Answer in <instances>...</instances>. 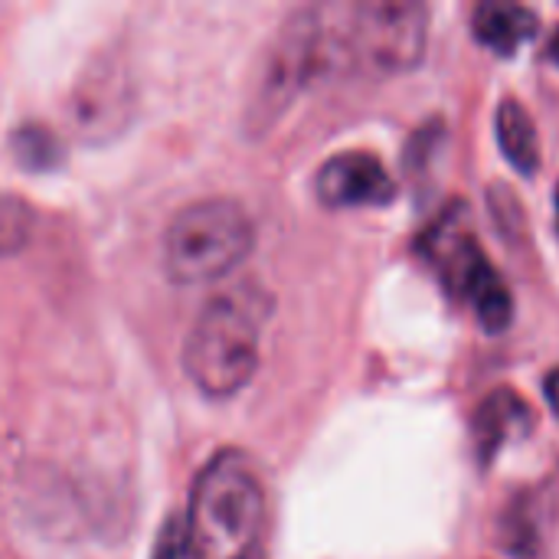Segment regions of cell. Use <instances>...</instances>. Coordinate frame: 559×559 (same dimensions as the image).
I'll return each instance as SVG.
<instances>
[{
  "label": "cell",
  "instance_id": "obj_5",
  "mask_svg": "<svg viewBox=\"0 0 559 559\" xmlns=\"http://www.w3.org/2000/svg\"><path fill=\"white\" fill-rule=\"evenodd\" d=\"M432 262L442 272V282L455 298L475 308L478 324L491 334L504 331L514 318V301L511 292L501 278V272L488 262V255L478 249L472 233H436L432 239Z\"/></svg>",
  "mask_w": 559,
  "mask_h": 559
},
{
  "label": "cell",
  "instance_id": "obj_13",
  "mask_svg": "<svg viewBox=\"0 0 559 559\" xmlns=\"http://www.w3.org/2000/svg\"><path fill=\"white\" fill-rule=\"evenodd\" d=\"M544 393H547V403H550V409L559 416V370L554 373H547V383H544Z\"/></svg>",
  "mask_w": 559,
  "mask_h": 559
},
{
  "label": "cell",
  "instance_id": "obj_7",
  "mask_svg": "<svg viewBox=\"0 0 559 559\" xmlns=\"http://www.w3.org/2000/svg\"><path fill=\"white\" fill-rule=\"evenodd\" d=\"M124 115H128L124 85H121V79H115L108 62H102V69L95 75L88 72L75 85L72 118H75V128H82V134L105 138V131L118 128L124 121Z\"/></svg>",
  "mask_w": 559,
  "mask_h": 559
},
{
  "label": "cell",
  "instance_id": "obj_12",
  "mask_svg": "<svg viewBox=\"0 0 559 559\" xmlns=\"http://www.w3.org/2000/svg\"><path fill=\"white\" fill-rule=\"evenodd\" d=\"M154 559H187V537H183V524L177 518L167 521V527L160 531V537L154 544Z\"/></svg>",
  "mask_w": 559,
  "mask_h": 559
},
{
  "label": "cell",
  "instance_id": "obj_8",
  "mask_svg": "<svg viewBox=\"0 0 559 559\" xmlns=\"http://www.w3.org/2000/svg\"><path fill=\"white\" fill-rule=\"evenodd\" d=\"M531 406L514 390L491 393L481 409L475 413V439L481 449V459H495V452L521 436L531 432Z\"/></svg>",
  "mask_w": 559,
  "mask_h": 559
},
{
  "label": "cell",
  "instance_id": "obj_4",
  "mask_svg": "<svg viewBox=\"0 0 559 559\" xmlns=\"http://www.w3.org/2000/svg\"><path fill=\"white\" fill-rule=\"evenodd\" d=\"M341 29H328L331 59L354 62L370 72H403L413 69L429 39V10L406 0H370L344 10Z\"/></svg>",
  "mask_w": 559,
  "mask_h": 559
},
{
  "label": "cell",
  "instance_id": "obj_2",
  "mask_svg": "<svg viewBox=\"0 0 559 559\" xmlns=\"http://www.w3.org/2000/svg\"><path fill=\"white\" fill-rule=\"evenodd\" d=\"M265 308L262 295L239 288L210 298L183 341V370L190 383L213 396H236L259 370Z\"/></svg>",
  "mask_w": 559,
  "mask_h": 559
},
{
  "label": "cell",
  "instance_id": "obj_9",
  "mask_svg": "<svg viewBox=\"0 0 559 559\" xmlns=\"http://www.w3.org/2000/svg\"><path fill=\"white\" fill-rule=\"evenodd\" d=\"M537 33V13L521 3H481L475 10V36L498 56H514Z\"/></svg>",
  "mask_w": 559,
  "mask_h": 559
},
{
  "label": "cell",
  "instance_id": "obj_1",
  "mask_svg": "<svg viewBox=\"0 0 559 559\" xmlns=\"http://www.w3.org/2000/svg\"><path fill=\"white\" fill-rule=\"evenodd\" d=\"M183 537L187 559H269L265 491L239 452H219L200 472Z\"/></svg>",
  "mask_w": 559,
  "mask_h": 559
},
{
  "label": "cell",
  "instance_id": "obj_14",
  "mask_svg": "<svg viewBox=\"0 0 559 559\" xmlns=\"http://www.w3.org/2000/svg\"><path fill=\"white\" fill-rule=\"evenodd\" d=\"M557 229H559V183H557Z\"/></svg>",
  "mask_w": 559,
  "mask_h": 559
},
{
  "label": "cell",
  "instance_id": "obj_11",
  "mask_svg": "<svg viewBox=\"0 0 559 559\" xmlns=\"http://www.w3.org/2000/svg\"><path fill=\"white\" fill-rule=\"evenodd\" d=\"M33 226V213L23 200L0 193V255H10L26 246Z\"/></svg>",
  "mask_w": 559,
  "mask_h": 559
},
{
  "label": "cell",
  "instance_id": "obj_3",
  "mask_svg": "<svg viewBox=\"0 0 559 559\" xmlns=\"http://www.w3.org/2000/svg\"><path fill=\"white\" fill-rule=\"evenodd\" d=\"M252 246L255 226L249 213L229 197H213L174 216L164 236V265L180 285H206L229 275Z\"/></svg>",
  "mask_w": 559,
  "mask_h": 559
},
{
  "label": "cell",
  "instance_id": "obj_10",
  "mask_svg": "<svg viewBox=\"0 0 559 559\" xmlns=\"http://www.w3.org/2000/svg\"><path fill=\"white\" fill-rule=\"evenodd\" d=\"M498 144L504 151V157L521 170V174H534L540 167V141H537V128L527 115V108L518 98L501 102L498 108Z\"/></svg>",
  "mask_w": 559,
  "mask_h": 559
},
{
  "label": "cell",
  "instance_id": "obj_6",
  "mask_svg": "<svg viewBox=\"0 0 559 559\" xmlns=\"http://www.w3.org/2000/svg\"><path fill=\"white\" fill-rule=\"evenodd\" d=\"M318 200L331 210H360V206H386L396 193L393 177L380 164V157L367 151H347L331 157L314 180Z\"/></svg>",
  "mask_w": 559,
  "mask_h": 559
}]
</instances>
